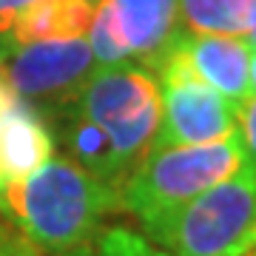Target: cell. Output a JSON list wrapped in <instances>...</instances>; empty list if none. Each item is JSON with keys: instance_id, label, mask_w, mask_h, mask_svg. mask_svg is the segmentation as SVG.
<instances>
[{"instance_id": "obj_1", "label": "cell", "mask_w": 256, "mask_h": 256, "mask_svg": "<svg viewBox=\"0 0 256 256\" xmlns=\"http://www.w3.org/2000/svg\"><path fill=\"white\" fill-rule=\"evenodd\" d=\"M68 134L74 156L88 174L120 185L142 162L162 117L160 82L134 66H111L86 82Z\"/></svg>"}, {"instance_id": "obj_2", "label": "cell", "mask_w": 256, "mask_h": 256, "mask_svg": "<svg viewBox=\"0 0 256 256\" xmlns=\"http://www.w3.org/2000/svg\"><path fill=\"white\" fill-rule=\"evenodd\" d=\"M120 205V188L68 160H46L23 180L0 185V210L18 222L34 245L68 254L82 250L97 225Z\"/></svg>"}, {"instance_id": "obj_3", "label": "cell", "mask_w": 256, "mask_h": 256, "mask_svg": "<svg viewBox=\"0 0 256 256\" xmlns=\"http://www.w3.org/2000/svg\"><path fill=\"white\" fill-rule=\"evenodd\" d=\"M242 165L245 146L239 131L202 146L151 148L120 185V205L134 214L142 228H151L210 185L236 174Z\"/></svg>"}, {"instance_id": "obj_4", "label": "cell", "mask_w": 256, "mask_h": 256, "mask_svg": "<svg viewBox=\"0 0 256 256\" xmlns=\"http://www.w3.org/2000/svg\"><path fill=\"white\" fill-rule=\"evenodd\" d=\"M146 236L171 256L256 254V174L245 162L236 174L146 228Z\"/></svg>"}, {"instance_id": "obj_5", "label": "cell", "mask_w": 256, "mask_h": 256, "mask_svg": "<svg viewBox=\"0 0 256 256\" xmlns=\"http://www.w3.org/2000/svg\"><path fill=\"white\" fill-rule=\"evenodd\" d=\"M162 117L151 148L202 146L239 131V106L182 72H160ZM148 148V151H151Z\"/></svg>"}, {"instance_id": "obj_6", "label": "cell", "mask_w": 256, "mask_h": 256, "mask_svg": "<svg viewBox=\"0 0 256 256\" xmlns=\"http://www.w3.org/2000/svg\"><path fill=\"white\" fill-rule=\"evenodd\" d=\"M92 66L94 54L86 37L40 40L20 46L0 68V77L20 100L72 102L92 80Z\"/></svg>"}, {"instance_id": "obj_7", "label": "cell", "mask_w": 256, "mask_h": 256, "mask_svg": "<svg viewBox=\"0 0 256 256\" xmlns=\"http://www.w3.org/2000/svg\"><path fill=\"white\" fill-rule=\"evenodd\" d=\"M154 72H182L205 86L216 88L222 97L245 106L250 92V46L242 37L225 34H185L176 32L174 40L160 54Z\"/></svg>"}, {"instance_id": "obj_8", "label": "cell", "mask_w": 256, "mask_h": 256, "mask_svg": "<svg viewBox=\"0 0 256 256\" xmlns=\"http://www.w3.org/2000/svg\"><path fill=\"white\" fill-rule=\"evenodd\" d=\"M54 142L46 126L23 108V102L0 77V185L23 180L52 160Z\"/></svg>"}, {"instance_id": "obj_9", "label": "cell", "mask_w": 256, "mask_h": 256, "mask_svg": "<svg viewBox=\"0 0 256 256\" xmlns=\"http://www.w3.org/2000/svg\"><path fill=\"white\" fill-rule=\"evenodd\" d=\"M114 14L128 57L154 68L176 34L180 0H114Z\"/></svg>"}, {"instance_id": "obj_10", "label": "cell", "mask_w": 256, "mask_h": 256, "mask_svg": "<svg viewBox=\"0 0 256 256\" xmlns=\"http://www.w3.org/2000/svg\"><path fill=\"white\" fill-rule=\"evenodd\" d=\"M92 0H34L12 23V37L18 46L40 40H68L86 37L94 20Z\"/></svg>"}, {"instance_id": "obj_11", "label": "cell", "mask_w": 256, "mask_h": 256, "mask_svg": "<svg viewBox=\"0 0 256 256\" xmlns=\"http://www.w3.org/2000/svg\"><path fill=\"white\" fill-rule=\"evenodd\" d=\"M188 34L239 37L256 28V0H180Z\"/></svg>"}, {"instance_id": "obj_12", "label": "cell", "mask_w": 256, "mask_h": 256, "mask_svg": "<svg viewBox=\"0 0 256 256\" xmlns=\"http://www.w3.org/2000/svg\"><path fill=\"white\" fill-rule=\"evenodd\" d=\"M88 34H92L88 37L92 54L102 68L122 66L128 60V52H126V46H122V37H120V28H117L114 0H100V3H97V12H94Z\"/></svg>"}, {"instance_id": "obj_13", "label": "cell", "mask_w": 256, "mask_h": 256, "mask_svg": "<svg viewBox=\"0 0 256 256\" xmlns=\"http://www.w3.org/2000/svg\"><path fill=\"white\" fill-rule=\"evenodd\" d=\"M97 256H171V254L156 248L142 234H134L128 228H108L97 242Z\"/></svg>"}, {"instance_id": "obj_14", "label": "cell", "mask_w": 256, "mask_h": 256, "mask_svg": "<svg viewBox=\"0 0 256 256\" xmlns=\"http://www.w3.org/2000/svg\"><path fill=\"white\" fill-rule=\"evenodd\" d=\"M239 137L245 146V162L248 168L256 174V97L239 108Z\"/></svg>"}, {"instance_id": "obj_15", "label": "cell", "mask_w": 256, "mask_h": 256, "mask_svg": "<svg viewBox=\"0 0 256 256\" xmlns=\"http://www.w3.org/2000/svg\"><path fill=\"white\" fill-rule=\"evenodd\" d=\"M0 256H46V254H43L40 245H34L28 236H20V234H18L9 245L0 250Z\"/></svg>"}, {"instance_id": "obj_16", "label": "cell", "mask_w": 256, "mask_h": 256, "mask_svg": "<svg viewBox=\"0 0 256 256\" xmlns=\"http://www.w3.org/2000/svg\"><path fill=\"white\" fill-rule=\"evenodd\" d=\"M28 3H34V0H0V32L12 28V23L18 20V14Z\"/></svg>"}, {"instance_id": "obj_17", "label": "cell", "mask_w": 256, "mask_h": 256, "mask_svg": "<svg viewBox=\"0 0 256 256\" xmlns=\"http://www.w3.org/2000/svg\"><path fill=\"white\" fill-rule=\"evenodd\" d=\"M14 236H18V234H14V230H12L9 225H6V222L0 220V250H3V248L9 245V242H12Z\"/></svg>"}, {"instance_id": "obj_18", "label": "cell", "mask_w": 256, "mask_h": 256, "mask_svg": "<svg viewBox=\"0 0 256 256\" xmlns=\"http://www.w3.org/2000/svg\"><path fill=\"white\" fill-rule=\"evenodd\" d=\"M250 92L256 94V52L250 48Z\"/></svg>"}, {"instance_id": "obj_19", "label": "cell", "mask_w": 256, "mask_h": 256, "mask_svg": "<svg viewBox=\"0 0 256 256\" xmlns=\"http://www.w3.org/2000/svg\"><path fill=\"white\" fill-rule=\"evenodd\" d=\"M245 40H248V46H250V48L256 52V28H254V32H248V37H245Z\"/></svg>"}, {"instance_id": "obj_20", "label": "cell", "mask_w": 256, "mask_h": 256, "mask_svg": "<svg viewBox=\"0 0 256 256\" xmlns=\"http://www.w3.org/2000/svg\"><path fill=\"white\" fill-rule=\"evenodd\" d=\"M77 256H92V254H88V250H86V248H82V250H77Z\"/></svg>"}, {"instance_id": "obj_21", "label": "cell", "mask_w": 256, "mask_h": 256, "mask_svg": "<svg viewBox=\"0 0 256 256\" xmlns=\"http://www.w3.org/2000/svg\"><path fill=\"white\" fill-rule=\"evenodd\" d=\"M250 256H256V254H250Z\"/></svg>"}]
</instances>
